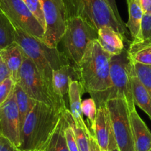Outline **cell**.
I'll use <instances>...</instances> for the list:
<instances>
[{"mask_svg":"<svg viewBox=\"0 0 151 151\" xmlns=\"http://www.w3.org/2000/svg\"><path fill=\"white\" fill-rule=\"evenodd\" d=\"M110 58L96 40L89 44L78 67L83 92L91 95L97 108L105 106L111 95Z\"/></svg>","mask_w":151,"mask_h":151,"instance_id":"1","label":"cell"},{"mask_svg":"<svg viewBox=\"0 0 151 151\" xmlns=\"http://www.w3.org/2000/svg\"><path fill=\"white\" fill-rule=\"evenodd\" d=\"M62 112L36 101L22 128L20 149L23 151L42 150L54 131Z\"/></svg>","mask_w":151,"mask_h":151,"instance_id":"2","label":"cell"},{"mask_svg":"<svg viewBox=\"0 0 151 151\" xmlns=\"http://www.w3.org/2000/svg\"><path fill=\"white\" fill-rule=\"evenodd\" d=\"M15 42L33 61L42 77L53 91V70L70 64L62 52L58 47H48L41 40L18 29H15Z\"/></svg>","mask_w":151,"mask_h":151,"instance_id":"3","label":"cell"},{"mask_svg":"<svg viewBox=\"0 0 151 151\" xmlns=\"http://www.w3.org/2000/svg\"><path fill=\"white\" fill-rule=\"evenodd\" d=\"M67 19L80 17L97 30L107 26L121 33L129 43L127 27L123 26L106 0H63Z\"/></svg>","mask_w":151,"mask_h":151,"instance_id":"4","label":"cell"},{"mask_svg":"<svg viewBox=\"0 0 151 151\" xmlns=\"http://www.w3.org/2000/svg\"><path fill=\"white\" fill-rule=\"evenodd\" d=\"M98 37V30L82 17L67 19L66 29L60 42L62 54L70 64L78 68L89 44Z\"/></svg>","mask_w":151,"mask_h":151,"instance_id":"5","label":"cell"},{"mask_svg":"<svg viewBox=\"0 0 151 151\" xmlns=\"http://www.w3.org/2000/svg\"><path fill=\"white\" fill-rule=\"evenodd\" d=\"M16 84L21 87L28 96L35 101L59 110L66 109L65 99L56 95L49 87L41 76L33 61L26 54H24Z\"/></svg>","mask_w":151,"mask_h":151,"instance_id":"6","label":"cell"},{"mask_svg":"<svg viewBox=\"0 0 151 151\" xmlns=\"http://www.w3.org/2000/svg\"><path fill=\"white\" fill-rule=\"evenodd\" d=\"M130 65L131 61L126 48L120 54L112 56L110 58V72L112 92L110 99H121L124 100L129 111L136 109L130 76Z\"/></svg>","mask_w":151,"mask_h":151,"instance_id":"7","label":"cell"},{"mask_svg":"<svg viewBox=\"0 0 151 151\" xmlns=\"http://www.w3.org/2000/svg\"><path fill=\"white\" fill-rule=\"evenodd\" d=\"M117 147L120 151H136L130 111L125 101L111 99L106 102Z\"/></svg>","mask_w":151,"mask_h":151,"instance_id":"8","label":"cell"},{"mask_svg":"<svg viewBox=\"0 0 151 151\" xmlns=\"http://www.w3.org/2000/svg\"><path fill=\"white\" fill-rule=\"evenodd\" d=\"M0 10L15 29L43 42L45 29L22 0H0Z\"/></svg>","mask_w":151,"mask_h":151,"instance_id":"9","label":"cell"},{"mask_svg":"<svg viewBox=\"0 0 151 151\" xmlns=\"http://www.w3.org/2000/svg\"><path fill=\"white\" fill-rule=\"evenodd\" d=\"M45 21L43 42L58 47L66 29V12L63 0H40Z\"/></svg>","mask_w":151,"mask_h":151,"instance_id":"10","label":"cell"},{"mask_svg":"<svg viewBox=\"0 0 151 151\" xmlns=\"http://www.w3.org/2000/svg\"><path fill=\"white\" fill-rule=\"evenodd\" d=\"M20 134L19 115L14 91L8 99L0 107V136L20 147Z\"/></svg>","mask_w":151,"mask_h":151,"instance_id":"11","label":"cell"},{"mask_svg":"<svg viewBox=\"0 0 151 151\" xmlns=\"http://www.w3.org/2000/svg\"><path fill=\"white\" fill-rule=\"evenodd\" d=\"M92 135L95 137L101 151H108L117 147L110 113L106 105L97 108Z\"/></svg>","mask_w":151,"mask_h":151,"instance_id":"12","label":"cell"},{"mask_svg":"<svg viewBox=\"0 0 151 151\" xmlns=\"http://www.w3.org/2000/svg\"><path fill=\"white\" fill-rule=\"evenodd\" d=\"M80 80L79 70L71 64H67L53 70V88L55 93L63 99L68 93L70 84L72 81Z\"/></svg>","mask_w":151,"mask_h":151,"instance_id":"13","label":"cell"},{"mask_svg":"<svg viewBox=\"0 0 151 151\" xmlns=\"http://www.w3.org/2000/svg\"><path fill=\"white\" fill-rule=\"evenodd\" d=\"M98 41L103 50L110 56L119 55L123 51L124 47V42H127L122 35L113 28L107 26L101 27L98 30Z\"/></svg>","mask_w":151,"mask_h":151,"instance_id":"14","label":"cell"},{"mask_svg":"<svg viewBox=\"0 0 151 151\" xmlns=\"http://www.w3.org/2000/svg\"><path fill=\"white\" fill-rule=\"evenodd\" d=\"M83 89L80 82L78 81H72L70 84L68 96H69L70 113L75 121L76 124L81 127L90 136H93L91 130L85 124L83 119V113L82 111V96Z\"/></svg>","mask_w":151,"mask_h":151,"instance_id":"15","label":"cell"},{"mask_svg":"<svg viewBox=\"0 0 151 151\" xmlns=\"http://www.w3.org/2000/svg\"><path fill=\"white\" fill-rule=\"evenodd\" d=\"M130 119L136 151H151V132L136 109L130 111Z\"/></svg>","mask_w":151,"mask_h":151,"instance_id":"16","label":"cell"},{"mask_svg":"<svg viewBox=\"0 0 151 151\" xmlns=\"http://www.w3.org/2000/svg\"><path fill=\"white\" fill-rule=\"evenodd\" d=\"M24 53L22 49L16 42L1 50L0 57L8 67L11 73V78L15 83L18 79L19 73L24 60Z\"/></svg>","mask_w":151,"mask_h":151,"instance_id":"17","label":"cell"},{"mask_svg":"<svg viewBox=\"0 0 151 151\" xmlns=\"http://www.w3.org/2000/svg\"><path fill=\"white\" fill-rule=\"evenodd\" d=\"M130 76L135 104L139 106L151 119V97L138 78L132 62L130 68Z\"/></svg>","mask_w":151,"mask_h":151,"instance_id":"18","label":"cell"},{"mask_svg":"<svg viewBox=\"0 0 151 151\" xmlns=\"http://www.w3.org/2000/svg\"><path fill=\"white\" fill-rule=\"evenodd\" d=\"M127 53L133 62L151 66V40H133L129 44Z\"/></svg>","mask_w":151,"mask_h":151,"instance_id":"19","label":"cell"},{"mask_svg":"<svg viewBox=\"0 0 151 151\" xmlns=\"http://www.w3.org/2000/svg\"><path fill=\"white\" fill-rule=\"evenodd\" d=\"M68 125L69 124L68 122L62 114L54 131L52 133L51 136L42 149L43 150L70 151L67 145L66 138H65V129Z\"/></svg>","mask_w":151,"mask_h":151,"instance_id":"20","label":"cell"},{"mask_svg":"<svg viewBox=\"0 0 151 151\" xmlns=\"http://www.w3.org/2000/svg\"><path fill=\"white\" fill-rule=\"evenodd\" d=\"M128 5V21L125 26L129 30L133 40H140L141 27L144 12L139 0H130Z\"/></svg>","mask_w":151,"mask_h":151,"instance_id":"21","label":"cell"},{"mask_svg":"<svg viewBox=\"0 0 151 151\" xmlns=\"http://www.w3.org/2000/svg\"><path fill=\"white\" fill-rule=\"evenodd\" d=\"M14 91V94H15L16 102H17V107H18L19 115L20 130H22L24 121L30 110L34 106L36 101L33 99L30 98L28 95L23 91L22 88L17 84H15Z\"/></svg>","mask_w":151,"mask_h":151,"instance_id":"22","label":"cell"},{"mask_svg":"<svg viewBox=\"0 0 151 151\" xmlns=\"http://www.w3.org/2000/svg\"><path fill=\"white\" fill-rule=\"evenodd\" d=\"M62 114L68 122V124L72 127L73 130L76 142H77L79 151H90V135H88L81 127H78L76 124L75 121H74L70 110L66 108L65 110H63Z\"/></svg>","mask_w":151,"mask_h":151,"instance_id":"23","label":"cell"},{"mask_svg":"<svg viewBox=\"0 0 151 151\" xmlns=\"http://www.w3.org/2000/svg\"><path fill=\"white\" fill-rule=\"evenodd\" d=\"M15 42V27L0 10V49H5Z\"/></svg>","mask_w":151,"mask_h":151,"instance_id":"24","label":"cell"},{"mask_svg":"<svg viewBox=\"0 0 151 151\" xmlns=\"http://www.w3.org/2000/svg\"><path fill=\"white\" fill-rule=\"evenodd\" d=\"M132 62V61H131ZM135 72L151 97V66L133 62Z\"/></svg>","mask_w":151,"mask_h":151,"instance_id":"25","label":"cell"},{"mask_svg":"<svg viewBox=\"0 0 151 151\" xmlns=\"http://www.w3.org/2000/svg\"><path fill=\"white\" fill-rule=\"evenodd\" d=\"M82 111L83 115L86 116L89 121L91 124L90 130L92 133V128L93 127L97 113V107L95 101L92 98H90L82 101Z\"/></svg>","mask_w":151,"mask_h":151,"instance_id":"26","label":"cell"},{"mask_svg":"<svg viewBox=\"0 0 151 151\" xmlns=\"http://www.w3.org/2000/svg\"><path fill=\"white\" fill-rule=\"evenodd\" d=\"M22 1L36 17L38 21L40 22L43 28L45 29V21L41 1L40 0H22Z\"/></svg>","mask_w":151,"mask_h":151,"instance_id":"27","label":"cell"},{"mask_svg":"<svg viewBox=\"0 0 151 151\" xmlns=\"http://www.w3.org/2000/svg\"><path fill=\"white\" fill-rule=\"evenodd\" d=\"M15 84L11 78H8L0 84V107L8 99L14 92Z\"/></svg>","mask_w":151,"mask_h":151,"instance_id":"28","label":"cell"},{"mask_svg":"<svg viewBox=\"0 0 151 151\" xmlns=\"http://www.w3.org/2000/svg\"><path fill=\"white\" fill-rule=\"evenodd\" d=\"M65 138H66L67 145L70 151H79L75 134H74L72 127L70 125H68L65 129Z\"/></svg>","mask_w":151,"mask_h":151,"instance_id":"29","label":"cell"},{"mask_svg":"<svg viewBox=\"0 0 151 151\" xmlns=\"http://www.w3.org/2000/svg\"><path fill=\"white\" fill-rule=\"evenodd\" d=\"M0 151H23L6 138L0 136Z\"/></svg>","mask_w":151,"mask_h":151,"instance_id":"30","label":"cell"},{"mask_svg":"<svg viewBox=\"0 0 151 151\" xmlns=\"http://www.w3.org/2000/svg\"><path fill=\"white\" fill-rule=\"evenodd\" d=\"M8 78H11V73L2 58L0 57V84Z\"/></svg>","mask_w":151,"mask_h":151,"instance_id":"31","label":"cell"},{"mask_svg":"<svg viewBox=\"0 0 151 151\" xmlns=\"http://www.w3.org/2000/svg\"><path fill=\"white\" fill-rule=\"evenodd\" d=\"M106 1H107V2L108 3V5H110L111 9L113 10V13L115 14L116 17H117V19H118V20L119 21V22L121 23L123 26H125V24H124V22H123V20L122 19L121 17H120L119 13V10H118V8H117V5H116V0H106Z\"/></svg>","mask_w":151,"mask_h":151,"instance_id":"32","label":"cell"},{"mask_svg":"<svg viewBox=\"0 0 151 151\" xmlns=\"http://www.w3.org/2000/svg\"><path fill=\"white\" fill-rule=\"evenodd\" d=\"M144 14H151V0H139Z\"/></svg>","mask_w":151,"mask_h":151,"instance_id":"33","label":"cell"},{"mask_svg":"<svg viewBox=\"0 0 151 151\" xmlns=\"http://www.w3.org/2000/svg\"><path fill=\"white\" fill-rule=\"evenodd\" d=\"M90 151H101L93 136H90Z\"/></svg>","mask_w":151,"mask_h":151,"instance_id":"34","label":"cell"},{"mask_svg":"<svg viewBox=\"0 0 151 151\" xmlns=\"http://www.w3.org/2000/svg\"><path fill=\"white\" fill-rule=\"evenodd\" d=\"M108 151H120V150H119L118 147H116V148H113V149H112V150H108Z\"/></svg>","mask_w":151,"mask_h":151,"instance_id":"35","label":"cell"},{"mask_svg":"<svg viewBox=\"0 0 151 151\" xmlns=\"http://www.w3.org/2000/svg\"><path fill=\"white\" fill-rule=\"evenodd\" d=\"M30 151H44L43 150H30Z\"/></svg>","mask_w":151,"mask_h":151,"instance_id":"36","label":"cell"},{"mask_svg":"<svg viewBox=\"0 0 151 151\" xmlns=\"http://www.w3.org/2000/svg\"><path fill=\"white\" fill-rule=\"evenodd\" d=\"M129 1H130V0H127V3H128V2H129Z\"/></svg>","mask_w":151,"mask_h":151,"instance_id":"37","label":"cell"},{"mask_svg":"<svg viewBox=\"0 0 151 151\" xmlns=\"http://www.w3.org/2000/svg\"><path fill=\"white\" fill-rule=\"evenodd\" d=\"M1 50H1V49H0V54H1Z\"/></svg>","mask_w":151,"mask_h":151,"instance_id":"38","label":"cell"}]
</instances>
